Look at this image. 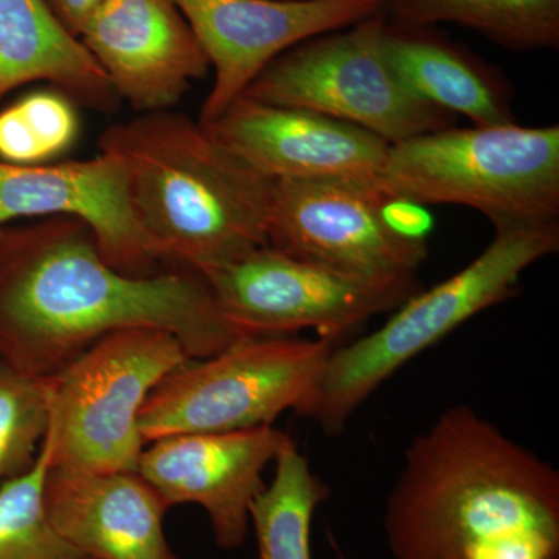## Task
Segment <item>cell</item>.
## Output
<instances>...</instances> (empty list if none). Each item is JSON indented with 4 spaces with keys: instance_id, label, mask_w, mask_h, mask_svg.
Returning <instances> with one entry per match:
<instances>
[{
    "instance_id": "ac0fdd59",
    "label": "cell",
    "mask_w": 559,
    "mask_h": 559,
    "mask_svg": "<svg viewBox=\"0 0 559 559\" xmlns=\"http://www.w3.org/2000/svg\"><path fill=\"white\" fill-rule=\"evenodd\" d=\"M35 81L98 112L119 108L108 76L46 0H0V98Z\"/></svg>"
},
{
    "instance_id": "2e32d148",
    "label": "cell",
    "mask_w": 559,
    "mask_h": 559,
    "mask_svg": "<svg viewBox=\"0 0 559 559\" xmlns=\"http://www.w3.org/2000/svg\"><path fill=\"white\" fill-rule=\"evenodd\" d=\"M47 516L76 549L97 559H178L164 532L170 510L134 473L51 468L44 485Z\"/></svg>"
},
{
    "instance_id": "cb8c5ba5",
    "label": "cell",
    "mask_w": 559,
    "mask_h": 559,
    "mask_svg": "<svg viewBox=\"0 0 559 559\" xmlns=\"http://www.w3.org/2000/svg\"><path fill=\"white\" fill-rule=\"evenodd\" d=\"M0 160L13 165L46 164L43 150L16 105L0 112Z\"/></svg>"
},
{
    "instance_id": "9c48e42d",
    "label": "cell",
    "mask_w": 559,
    "mask_h": 559,
    "mask_svg": "<svg viewBox=\"0 0 559 559\" xmlns=\"http://www.w3.org/2000/svg\"><path fill=\"white\" fill-rule=\"evenodd\" d=\"M392 204L377 180H275L267 246L349 277L415 283L428 242L393 223Z\"/></svg>"
},
{
    "instance_id": "7402d4cb",
    "label": "cell",
    "mask_w": 559,
    "mask_h": 559,
    "mask_svg": "<svg viewBox=\"0 0 559 559\" xmlns=\"http://www.w3.org/2000/svg\"><path fill=\"white\" fill-rule=\"evenodd\" d=\"M50 378H32L0 360V484L33 465L50 423Z\"/></svg>"
},
{
    "instance_id": "e0dca14e",
    "label": "cell",
    "mask_w": 559,
    "mask_h": 559,
    "mask_svg": "<svg viewBox=\"0 0 559 559\" xmlns=\"http://www.w3.org/2000/svg\"><path fill=\"white\" fill-rule=\"evenodd\" d=\"M382 49L399 79L430 105L466 117L471 127L516 123L506 75L436 25H401L385 16Z\"/></svg>"
},
{
    "instance_id": "ba28073f",
    "label": "cell",
    "mask_w": 559,
    "mask_h": 559,
    "mask_svg": "<svg viewBox=\"0 0 559 559\" xmlns=\"http://www.w3.org/2000/svg\"><path fill=\"white\" fill-rule=\"evenodd\" d=\"M384 27L381 13L305 40L275 58L242 95L347 121L390 145L455 127L457 117L419 98L390 68Z\"/></svg>"
},
{
    "instance_id": "d4e9b609",
    "label": "cell",
    "mask_w": 559,
    "mask_h": 559,
    "mask_svg": "<svg viewBox=\"0 0 559 559\" xmlns=\"http://www.w3.org/2000/svg\"><path fill=\"white\" fill-rule=\"evenodd\" d=\"M72 35L80 36L84 24L106 0H46Z\"/></svg>"
},
{
    "instance_id": "277c9868",
    "label": "cell",
    "mask_w": 559,
    "mask_h": 559,
    "mask_svg": "<svg viewBox=\"0 0 559 559\" xmlns=\"http://www.w3.org/2000/svg\"><path fill=\"white\" fill-rule=\"evenodd\" d=\"M559 249V223L495 229L480 255L425 293H415L369 336L334 348L301 417L337 436L371 393L425 349L516 294L522 274Z\"/></svg>"
},
{
    "instance_id": "3957f363",
    "label": "cell",
    "mask_w": 559,
    "mask_h": 559,
    "mask_svg": "<svg viewBox=\"0 0 559 559\" xmlns=\"http://www.w3.org/2000/svg\"><path fill=\"white\" fill-rule=\"evenodd\" d=\"M130 178L135 215L164 261L198 272L267 246L275 180L186 114H140L103 132Z\"/></svg>"
},
{
    "instance_id": "7c38bea8",
    "label": "cell",
    "mask_w": 559,
    "mask_h": 559,
    "mask_svg": "<svg viewBox=\"0 0 559 559\" xmlns=\"http://www.w3.org/2000/svg\"><path fill=\"white\" fill-rule=\"evenodd\" d=\"M293 443L274 425L178 433L145 444L138 473L168 509L198 503L207 511L216 544L231 551L248 538L250 506L266 487L264 469Z\"/></svg>"
},
{
    "instance_id": "8992f818",
    "label": "cell",
    "mask_w": 559,
    "mask_h": 559,
    "mask_svg": "<svg viewBox=\"0 0 559 559\" xmlns=\"http://www.w3.org/2000/svg\"><path fill=\"white\" fill-rule=\"evenodd\" d=\"M175 334L112 331L50 377L51 468L134 473L145 441L140 411L151 390L189 360Z\"/></svg>"
},
{
    "instance_id": "6da1fadb",
    "label": "cell",
    "mask_w": 559,
    "mask_h": 559,
    "mask_svg": "<svg viewBox=\"0 0 559 559\" xmlns=\"http://www.w3.org/2000/svg\"><path fill=\"white\" fill-rule=\"evenodd\" d=\"M127 329L168 331L190 359L249 337L224 316L201 272L123 274L103 259L90 227L66 216L0 227V360L50 378Z\"/></svg>"
},
{
    "instance_id": "ffe728a7",
    "label": "cell",
    "mask_w": 559,
    "mask_h": 559,
    "mask_svg": "<svg viewBox=\"0 0 559 559\" xmlns=\"http://www.w3.org/2000/svg\"><path fill=\"white\" fill-rule=\"evenodd\" d=\"M274 463V479L253 499L249 510L259 559H312V518L320 503L330 498V488L312 473L296 443Z\"/></svg>"
},
{
    "instance_id": "5b68a950",
    "label": "cell",
    "mask_w": 559,
    "mask_h": 559,
    "mask_svg": "<svg viewBox=\"0 0 559 559\" xmlns=\"http://www.w3.org/2000/svg\"><path fill=\"white\" fill-rule=\"evenodd\" d=\"M396 204L462 205L495 229L558 223L559 127H451L393 143L377 179Z\"/></svg>"
},
{
    "instance_id": "9a60e30c",
    "label": "cell",
    "mask_w": 559,
    "mask_h": 559,
    "mask_svg": "<svg viewBox=\"0 0 559 559\" xmlns=\"http://www.w3.org/2000/svg\"><path fill=\"white\" fill-rule=\"evenodd\" d=\"M202 124L272 180H377L390 146L388 140L347 121L248 95Z\"/></svg>"
},
{
    "instance_id": "44dd1931",
    "label": "cell",
    "mask_w": 559,
    "mask_h": 559,
    "mask_svg": "<svg viewBox=\"0 0 559 559\" xmlns=\"http://www.w3.org/2000/svg\"><path fill=\"white\" fill-rule=\"evenodd\" d=\"M51 466L43 440L27 471L0 484V559H97L62 538L44 506V485Z\"/></svg>"
},
{
    "instance_id": "30bf717a",
    "label": "cell",
    "mask_w": 559,
    "mask_h": 559,
    "mask_svg": "<svg viewBox=\"0 0 559 559\" xmlns=\"http://www.w3.org/2000/svg\"><path fill=\"white\" fill-rule=\"evenodd\" d=\"M221 310L245 336H293L316 330L336 341L418 293L415 283L349 277L263 246L242 259L201 272Z\"/></svg>"
},
{
    "instance_id": "484cf974",
    "label": "cell",
    "mask_w": 559,
    "mask_h": 559,
    "mask_svg": "<svg viewBox=\"0 0 559 559\" xmlns=\"http://www.w3.org/2000/svg\"><path fill=\"white\" fill-rule=\"evenodd\" d=\"M341 559H347V558H345V557H341Z\"/></svg>"
},
{
    "instance_id": "603a6c76",
    "label": "cell",
    "mask_w": 559,
    "mask_h": 559,
    "mask_svg": "<svg viewBox=\"0 0 559 559\" xmlns=\"http://www.w3.org/2000/svg\"><path fill=\"white\" fill-rule=\"evenodd\" d=\"M46 162L60 156L79 135V117L68 97L57 92H33L16 103Z\"/></svg>"
},
{
    "instance_id": "7a4b0ae2",
    "label": "cell",
    "mask_w": 559,
    "mask_h": 559,
    "mask_svg": "<svg viewBox=\"0 0 559 559\" xmlns=\"http://www.w3.org/2000/svg\"><path fill=\"white\" fill-rule=\"evenodd\" d=\"M384 530L395 559H559V473L450 407L407 448Z\"/></svg>"
},
{
    "instance_id": "5bb4252c",
    "label": "cell",
    "mask_w": 559,
    "mask_h": 559,
    "mask_svg": "<svg viewBox=\"0 0 559 559\" xmlns=\"http://www.w3.org/2000/svg\"><path fill=\"white\" fill-rule=\"evenodd\" d=\"M79 38L120 102L140 114L171 109L210 70L175 0H106Z\"/></svg>"
},
{
    "instance_id": "d6986e66",
    "label": "cell",
    "mask_w": 559,
    "mask_h": 559,
    "mask_svg": "<svg viewBox=\"0 0 559 559\" xmlns=\"http://www.w3.org/2000/svg\"><path fill=\"white\" fill-rule=\"evenodd\" d=\"M401 25L455 24L511 51L559 49V0H389Z\"/></svg>"
},
{
    "instance_id": "8fae6325",
    "label": "cell",
    "mask_w": 559,
    "mask_h": 559,
    "mask_svg": "<svg viewBox=\"0 0 559 559\" xmlns=\"http://www.w3.org/2000/svg\"><path fill=\"white\" fill-rule=\"evenodd\" d=\"M215 70L201 123L215 120L275 58L385 13L389 0H175Z\"/></svg>"
},
{
    "instance_id": "52a82bcc",
    "label": "cell",
    "mask_w": 559,
    "mask_h": 559,
    "mask_svg": "<svg viewBox=\"0 0 559 559\" xmlns=\"http://www.w3.org/2000/svg\"><path fill=\"white\" fill-rule=\"evenodd\" d=\"M334 348L325 337L249 336L189 359L151 390L140 411L142 439L252 429L288 411L301 415Z\"/></svg>"
},
{
    "instance_id": "4fadbf2b",
    "label": "cell",
    "mask_w": 559,
    "mask_h": 559,
    "mask_svg": "<svg viewBox=\"0 0 559 559\" xmlns=\"http://www.w3.org/2000/svg\"><path fill=\"white\" fill-rule=\"evenodd\" d=\"M66 216L86 224L103 259L128 275L160 271V253L140 227L130 178L116 154L86 160L13 165L0 160V227L13 219Z\"/></svg>"
}]
</instances>
